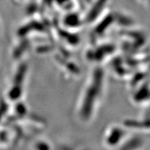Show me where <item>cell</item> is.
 <instances>
[{
    "mask_svg": "<svg viewBox=\"0 0 150 150\" xmlns=\"http://www.w3.org/2000/svg\"><path fill=\"white\" fill-rule=\"evenodd\" d=\"M15 1H22V0H15Z\"/></svg>",
    "mask_w": 150,
    "mask_h": 150,
    "instance_id": "obj_1",
    "label": "cell"
}]
</instances>
